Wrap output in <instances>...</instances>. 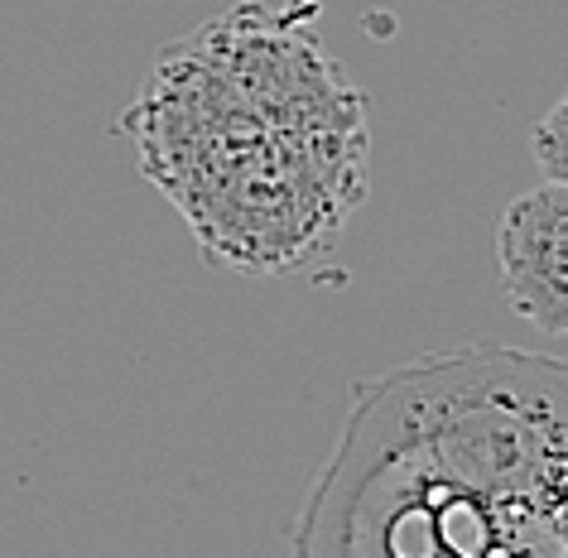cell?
I'll return each mask as SVG.
<instances>
[{
    "label": "cell",
    "mask_w": 568,
    "mask_h": 558,
    "mask_svg": "<svg viewBox=\"0 0 568 558\" xmlns=\"http://www.w3.org/2000/svg\"><path fill=\"white\" fill-rule=\"evenodd\" d=\"M501 294L530 327L549 337L568 333V183L510 197L496 232Z\"/></svg>",
    "instance_id": "cell-3"
},
{
    "label": "cell",
    "mask_w": 568,
    "mask_h": 558,
    "mask_svg": "<svg viewBox=\"0 0 568 558\" xmlns=\"http://www.w3.org/2000/svg\"><path fill=\"white\" fill-rule=\"evenodd\" d=\"M530 154L545 183H568V92L554 102L530 131Z\"/></svg>",
    "instance_id": "cell-4"
},
{
    "label": "cell",
    "mask_w": 568,
    "mask_h": 558,
    "mask_svg": "<svg viewBox=\"0 0 568 558\" xmlns=\"http://www.w3.org/2000/svg\"><path fill=\"white\" fill-rule=\"evenodd\" d=\"M290 558H568V362L506 342L352 385Z\"/></svg>",
    "instance_id": "cell-1"
},
{
    "label": "cell",
    "mask_w": 568,
    "mask_h": 558,
    "mask_svg": "<svg viewBox=\"0 0 568 558\" xmlns=\"http://www.w3.org/2000/svg\"><path fill=\"white\" fill-rule=\"evenodd\" d=\"M121 131L212 270L284 275L372 197V97L314 16L255 0L154 53Z\"/></svg>",
    "instance_id": "cell-2"
}]
</instances>
